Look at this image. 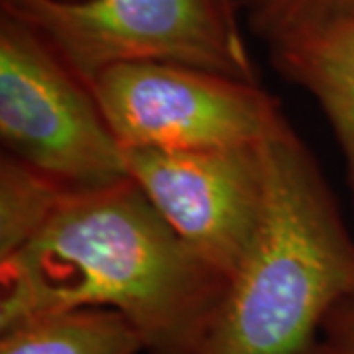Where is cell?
<instances>
[{"label":"cell","instance_id":"6da1fadb","mask_svg":"<svg viewBox=\"0 0 354 354\" xmlns=\"http://www.w3.org/2000/svg\"><path fill=\"white\" fill-rule=\"evenodd\" d=\"M230 276L167 225L127 177L71 191L0 260V330L83 307L120 311L148 354H201Z\"/></svg>","mask_w":354,"mask_h":354},{"label":"cell","instance_id":"7a4b0ae2","mask_svg":"<svg viewBox=\"0 0 354 354\" xmlns=\"http://www.w3.org/2000/svg\"><path fill=\"white\" fill-rule=\"evenodd\" d=\"M268 201L201 354H315L323 321L354 293V236L304 140L266 142Z\"/></svg>","mask_w":354,"mask_h":354},{"label":"cell","instance_id":"3957f363","mask_svg":"<svg viewBox=\"0 0 354 354\" xmlns=\"http://www.w3.org/2000/svg\"><path fill=\"white\" fill-rule=\"evenodd\" d=\"M93 87L109 67L174 64L260 83L241 0H0Z\"/></svg>","mask_w":354,"mask_h":354},{"label":"cell","instance_id":"277c9868","mask_svg":"<svg viewBox=\"0 0 354 354\" xmlns=\"http://www.w3.org/2000/svg\"><path fill=\"white\" fill-rule=\"evenodd\" d=\"M2 153L71 189L127 179L124 150L93 88L64 64L36 30L0 14Z\"/></svg>","mask_w":354,"mask_h":354},{"label":"cell","instance_id":"5b68a950","mask_svg":"<svg viewBox=\"0 0 354 354\" xmlns=\"http://www.w3.org/2000/svg\"><path fill=\"white\" fill-rule=\"evenodd\" d=\"M91 88L122 150L239 148L291 128L260 83L187 65H114Z\"/></svg>","mask_w":354,"mask_h":354},{"label":"cell","instance_id":"8992f818","mask_svg":"<svg viewBox=\"0 0 354 354\" xmlns=\"http://www.w3.org/2000/svg\"><path fill=\"white\" fill-rule=\"evenodd\" d=\"M128 177L193 250L223 270H239L264 221V144L216 150H124Z\"/></svg>","mask_w":354,"mask_h":354},{"label":"cell","instance_id":"52a82bcc","mask_svg":"<svg viewBox=\"0 0 354 354\" xmlns=\"http://www.w3.org/2000/svg\"><path fill=\"white\" fill-rule=\"evenodd\" d=\"M268 50L279 75L307 91L327 116L354 199V22L299 28Z\"/></svg>","mask_w":354,"mask_h":354},{"label":"cell","instance_id":"ba28073f","mask_svg":"<svg viewBox=\"0 0 354 354\" xmlns=\"http://www.w3.org/2000/svg\"><path fill=\"white\" fill-rule=\"evenodd\" d=\"M136 327L120 311L83 307L0 330V354H140Z\"/></svg>","mask_w":354,"mask_h":354},{"label":"cell","instance_id":"9c48e42d","mask_svg":"<svg viewBox=\"0 0 354 354\" xmlns=\"http://www.w3.org/2000/svg\"><path fill=\"white\" fill-rule=\"evenodd\" d=\"M57 179L16 158H0V260L20 250L71 193Z\"/></svg>","mask_w":354,"mask_h":354},{"label":"cell","instance_id":"30bf717a","mask_svg":"<svg viewBox=\"0 0 354 354\" xmlns=\"http://www.w3.org/2000/svg\"><path fill=\"white\" fill-rule=\"evenodd\" d=\"M244 22L266 46L293 30L354 22V0H241Z\"/></svg>","mask_w":354,"mask_h":354},{"label":"cell","instance_id":"8fae6325","mask_svg":"<svg viewBox=\"0 0 354 354\" xmlns=\"http://www.w3.org/2000/svg\"><path fill=\"white\" fill-rule=\"evenodd\" d=\"M315 354H354V293L335 305L323 321Z\"/></svg>","mask_w":354,"mask_h":354},{"label":"cell","instance_id":"7c38bea8","mask_svg":"<svg viewBox=\"0 0 354 354\" xmlns=\"http://www.w3.org/2000/svg\"><path fill=\"white\" fill-rule=\"evenodd\" d=\"M353 203H354V199H353Z\"/></svg>","mask_w":354,"mask_h":354}]
</instances>
